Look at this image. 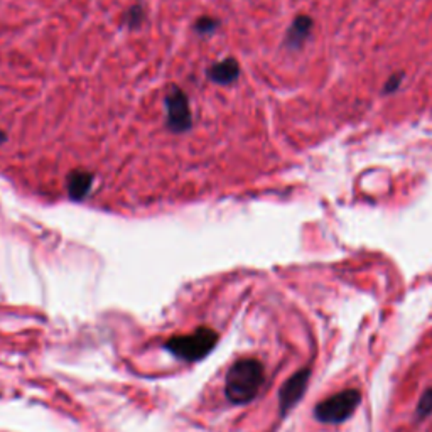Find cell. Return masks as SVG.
Returning a JSON list of instances; mask_svg holds the SVG:
<instances>
[{
  "label": "cell",
  "instance_id": "6da1fadb",
  "mask_svg": "<svg viewBox=\"0 0 432 432\" xmlns=\"http://www.w3.org/2000/svg\"><path fill=\"white\" fill-rule=\"evenodd\" d=\"M263 378L265 373L259 360H238L226 373L225 392L228 400L233 403L250 402L263 385Z\"/></svg>",
  "mask_w": 432,
  "mask_h": 432
},
{
  "label": "cell",
  "instance_id": "7a4b0ae2",
  "mask_svg": "<svg viewBox=\"0 0 432 432\" xmlns=\"http://www.w3.org/2000/svg\"><path fill=\"white\" fill-rule=\"evenodd\" d=\"M216 341H218V336L215 331L203 327L193 334L176 336V338L169 339L166 346L178 358L186 360V362H196V360L206 357L215 348Z\"/></svg>",
  "mask_w": 432,
  "mask_h": 432
},
{
  "label": "cell",
  "instance_id": "3957f363",
  "mask_svg": "<svg viewBox=\"0 0 432 432\" xmlns=\"http://www.w3.org/2000/svg\"><path fill=\"white\" fill-rule=\"evenodd\" d=\"M360 400H362V395H360L358 390H345L341 394H336L333 397L319 402L314 415L321 422L341 424L355 414V410L360 406Z\"/></svg>",
  "mask_w": 432,
  "mask_h": 432
},
{
  "label": "cell",
  "instance_id": "277c9868",
  "mask_svg": "<svg viewBox=\"0 0 432 432\" xmlns=\"http://www.w3.org/2000/svg\"><path fill=\"white\" fill-rule=\"evenodd\" d=\"M166 120L167 127L171 130L179 134V132L187 130L193 123L191 118V107L190 100H187L186 93L178 86H171L169 91L166 95Z\"/></svg>",
  "mask_w": 432,
  "mask_h": 432
},
{
  "label": "cell",
  "instance_id": "5b68a950",
  "mask_svg": "<svg viewBox=\"0 0 432 432\" xmlns=\"http://www.w3.org/2000/svg\"><path fill=\"white\" fill-rule=\"evenodd\" d=\"M307 382H309V370L304 368V370L298 371L295 375L287 380L286 385L281 390V409L282 412H287L291 407H294V403L302 397L304 390H306Z\"/></svg>",
  "mask_w": 432,
  "mask_h": 432
},
{
  "label": "cell",
  "instance_id": "8992f818",
  "mask_svg": "<svg viewBox=\"0 0 432 432\" xmlns=\"http://www.w3.org/2000/svg\"><path fill=\"white\" fill-rule=\"evenodd\" d=\"M240 75V65L235 58H226L223 61L215 63L213 66L208 70V76L216 85H230Z\"/></svg>",
  "mask_w": 432,
  "mask_h": 432
},
{
  "label": "cell",
  "instance_id": "52a82bcc",
  "mask_svg": "<svg viewBox=\"0 0 432 432\" xmlns=\"http://www.w3.org/2000/svg\"><path fill=\"white\" fill-rule=\"evenodd\" d=\"M311 29H313V19L307 17V15H299V17H295L291 29L287 31L286 46L291 47V49L301 47L302 43L309 38Z\"/></svg>",
  "mask_w": 432,
  "mask_h": 432
},
{
  "label": "cell",
  "instance_id": "ba28073f",
  "mask_svg": "<svg viewBox=\"0 0 432 432\" xmlns=\"http://www.w3.org/2000/svg\"><path fill=\"white\" fill-rule=\"evenodd\" d=\"M93 176L85 173V171H75L68 178V193L73 199H82L90 191Z\"/></svg>",
  "mask_w": 432,
  "mask_h": 432
},
{
  "label": "cell",
  "instance_id": "9c48e42d",
  "mask_svg": "<svg viewBox=\"0 0 432 432\" xmlns=\"http://www.w3.org/2000/svg\"><path fill=\"white\" fill-rule=\"evenodd\" d=\"M432 412V389L427 390L426 394L422 395L421 400H419V406H417V415L421 419L429 415Z\"/></svg>",
  "mask_w": 432,
  "mask_h": 432
},
{
  "label": "cell",
  "instance_id": "30bf717a",
  "mask_svg": "<svg viewBox=\"0 0 432 432\" xmlns=\"http://www.w3.org/2000/svg\"><path fill=\"white\" fill-rule=\"evenodd\" d=\"M216 27H218V21L213 17H201L198 21V24H196V29H198V33H201V34L213 33Z\"/></svg>",
  "mask_w": 432,
  "mask_h": 432
},
{
  "label": "cell",
  "instance_id": "8fae6325",
  "mask_svg": "<svg viewBox=\"0 0 432 432\" xmlns=\"http://www.w3.org/2000/svg\"><path fill=\"white\" fill-rule=\"evenodd\" d=\"M125 22L129 27H137L142 24V9L139 6L132 7V9L127 12L125 15Z\"/></svg>",
  "mask_w": 432,
  "mask_h": 432
},
{
  "label": "cell",
  "instance_id": "7c38bea8",
  "mask_svg": "<svg viewBox=\"0 0 432 432\" xmlns=\"http://www.w3.org/2000/svg\"><path fill=\"white\" fill-rule=\"evenodd\" d=\"M403 76L402 73H397V75H392L389 79H387L385 86H383V93H392V91H395L397 88L400 86V83H402Z\"/></svg>",
  "mask_w": 432,
  "mask_h": 432
},
{
  "label": "cell",
  "instance_id": "4fadbf2b",
  "mask_svg": "<svg viewBox=\"0 0 432 432\" xmlns=\"http://www.w3.org/2000/svg\"><path fill=\"white\" fill-rule=\"evenodd\" d=\"M3 141H6V134H3V132H0V144H2Z\"/></svg>",
  "mask_w": 432,
  "mask_h": 432
}]
</instances>
